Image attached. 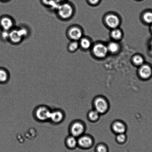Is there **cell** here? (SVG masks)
<instances>
[{
    "instance_id": "obj_1",
    "label": "cell",
    "mask_w": 152,
    "mask_h": 152,
    "mask_svg": "<svg viewBox=\"0 0 152 152\" xmlns=\"http://www.w3.org/2000/svg\"><path fill=\"white\" fill-rule=\"evenodd\" d=\"M57 18L62 21L70 20L74 14V8L69 1L59 4L55 12Z\"/></svg>"
},
{
    "instance_id": "obj_2",
    "label": "cell",
    "mask_w": 152,
    "mask_h": 152,
    "mask_svg": "<svg viewBox=\"0 0 152 152\" xmlns=\"http://www.w3.org/2000/svg\"><path fill=\"white\" fill-rule=\"evenodd\" d=\"M94 109L100 115L105 114L110 109V104L107 98L102 96H97L93 101Z\"/></svg>"
},
{
    "instance_id": "obj_3",
    "label": "cell",
    "mask_w": 152,
    "mask_h": 152,
    "mask_svg": "<svg viewBox=\"0 0 152 152\" xmlns=\"http://www.w3.org/2000/svg\"><path fill=\"white\" fill-rule=\"evenodd\" d=\"M15 26V20L11 16L4 15L0 17V30L10 31Z\"/></svg>"
},
{
    "instance_id": "obj_4",
    "label": "cell",
    "mask_w": 152,
    "mask_h": 152,
    "mask_svg": "<svg viewBox=\"0 0 152 152\" xmlns=\"http://www.w3.org/2000/svg\"><path fill=\"white\" fill-rule=\"evenodd\" d=\"M86 130V126L84 122L77 121L72 124L70 128L72 135L78 138L84 134Z\"/></svg>"
},
{
    "instance_id": "obj_5",
    "label": "cell",
    "mask_w": 152,
    "mask_h": 152,
    "mask_svg": "<svg viewBox=\"0 0 152 152\" xmlns=\"http://www.w3.org/2000/svg\"><path fill=\"white\" fill-rule=\"evenodd\" d=\"M66 35L71 41H78L82 38L83 32L80 28L77 26H73L67 29Z\"/></svg>"
},
{
    "instance_id": "obj_6",
    "label": "cell",
    "mask_w": 152,
    "mask_h": 152,
    "mask_svg": "<svg viewBox=\"0 0 152 152\" xmlns=\"http://www.w3.org/2000/svg\"><path fill=\"white\" fill-rule=\"evenodd\" d=\"M138 75L141 79L147 80L152 77V66L148 64L144 63L140 66Z\"/></svg>"
},
{
    "instance_id": "obj_7",
    "label": "cell",
    "mask_w": 152,
    "mask_h": 152,
    "mask_svg": "<svg viewBox=\"0 0 152 152\" xmlns=\"http://www.w3.org/2000/svg\"><path fill=\"white\" fill-rule=\"evenodd\" d=\"M94 142L93 137L84 134L77 138L78 146L82 149L91 148L94 145Z\"/></svg>"
},
{
    "instance_id": "obj_8",
    "label": "cell",
    "mask_w": 152,
    "mask_h": 152,
    "mask_svg": "<svg viewBox=\"0 0 152 152\" xmlns=\"http://www.w3.org/2000/svg\"><path fill=\"white\" fill-rule=\"evenodd\" d=\"M23 40L24 39L17 26L10 31L8 42L13 45H17L21 43Z\"/></svg>"
},
{
    "instance_id": "obj_9",
    "label": "cell",
    "mask_w": 152,
    "mask_h": 152,
    "mask_svg": "<svg viewBox=\"0 0 152 152\" xmlns=\"http://www.w3.org/2000/svg\"><path fill=\"white\" fill-rule=\"evenodd\" d=\"M93 52L96 57L101 58L107 56L108 51L107 46L102 44H98L93 47Z\"/></svg>"
},
{
    "instance_id": "obj_10",
    "label": "cell",
    "mask_w": 152,
    "mask_h": 152,
    "mask_svg": "<svg viewBox=\"0 0 152 152\" xmlns=\"http://www.w3.org/2000/svg\"><path fill=\"white\" fill-rule=\"evenodd\" d=\"M113 132L117 134L125 133L127 131V126L124 122L122 121L117 120L113 122L111 125Z\"/></svg>"
},
{
    "instance_id": "obj_11",
    "label": "cell",
    "mask_w": 152,
    "mask_h": 152,
    "mask_svg": "<svg viewBox=\"0 0 152 152\" xmlns=\"http://www.w3.org/2000/svg\"><path fill=\"white\" fill-rule=\"evenodd\" d=\"M105 21L107 26L113 29L117 28L120 23L119 17L114 14L107 15L106 17Z\"/></svg>"
},
{
    "instance_id": "obj_12",
    "label": "cell",
    "mask_w": 152,
    "mask_h": 152,
    "mask_svg": "<svg viewBox=\"0 0 152 152\" xmlns=\"http://www.w3.org/2000/svg\"><path fill=\"white\" fill-rule=\"evenodd\" d=\"M51 112L47 107H40L37 110L36 116L40 120L45 121L50 119Z\"/></svg>"
},
{
    "instance_id": "obj_13",
    "label": "cell",
    "mask_w": 152,
    "mask_h": 152,
    "mask_svg": "<svg viewBox=\"0 0 152 152\" xmlns=\"http://www.w3.org/2000/svg\"><path fill=\"white\" fill-rule=\"evenodd\" d=\"M41 5L50 11L55 12L59 4L55 0H40Z\"/></svg>"
},
{
    "instance_id": "obj_14",
    "label": "cell",
    "mask_w": 152,
    "mask_h": 152,
    "mask_svg": "<svg viewBox=\"0 0 152 152\" xmlns=\"http://www.w3.org/2000/svg\"><path fill=\"white\" fill-rule=\"evenodd\" d=\"M17 27L24 40L29 37L30 36V28L26 25H20L17 26Z\"/></svg>"
},
{
    "instance_id": "obj_15",
    "label": "cell",
    "mask_w": 152,
    "mask_h": 152,
    "mask_svg": "<svg viewBox=\"0 0 152 152\" xmlns=\"http://www.w3.org/2000/svg\"><path fill=\"white\" fill-rule=\"evenodd\" d=\"M64 116L63 113L60 111L51 112L50 119L55 123H58L63 120Z\"/></svg>"
},
{
    "instance_id": "obj_16",
    "label": "cell",
    "mask_w": 152,
    "mask_h": 152,
    "mask_svg": "<svg viewBox=\"0 0 152 152\" xmlns=\"http://www.w3.org/2000/svg\"><path fill=\"white\" fill-rule=\"evenodd\" d=\"M66 145L69 149H75L78 146L77 138L72 135L69 137L66 140Z\"/></svg>"
},
{
    "instance_id": "obj_17",
    "label": "cell",
    "mask_w": 152,
    "mask_h": 152,
    "mask_svg": "<svg viewBox=\"0 0 152 152\" xmlns=\"http://www.w3.org/2000/svg\"><path fill=\"white\" fill-rule=\"evenodd\" d=\"M100 115L98 112L93 109L88 112V119L91 122H95L99 120Z\"/></svg>"
},
{
    "instance_id": "obj_18",
    "label": "cell",
    "mask_w": 152,
    "mask_h": 152,
    "mask_svg": "<svg viewBox=\"0 0 152 152\" xmlns=\"http://www.w3.org/2000/svg\"><path fill=\"white\" fill-rule=\"evenodd\" d=\"M108 52L115 54L117 53L120 48V46L118 42L112 41L108 44L107 46Z\"/></svg>"
},
{
    "instance_id": "obj_19",
    "label": "cell",
    "mask_w": 152,
    "mask_h": 152,
    "mask_svg": "<svg viewBox=\"0 0 152 152\" xmlns=\"http://www.w3.org/2000/svg\"><path fill=\"white\" fill-rule=\"evenodd\" d=\"M9 72L7 69L0 67V83L6 82L9 78Z\"/></svg>"
},
{
    "instance_id": "obj_20",
    "label": "cell",
    "mask_w": 152,
    "mask_h": 152,
    "mask_svg": "<svg viewBox=\"0 0 152 152\" xmlns=\"http://www.w3.org/2000/svg\"><path fill=\"white\" fill-rule=\"evenodd\" d=\"M79 46V42H78V41H71L68 44V51L70 53L75 52L78 50Z\"/></svg>"
},
{
    "instance_id": "obj_21",
    "label": "cell",
    "mask_w": 152,
    "mask_h": 152,
    "mask_svg": "<svg viewBox=\"0 0 152 152\" xmlns=\"http://www.w3.org/2000/svg\"><path fill=\"white\" fill-rule=\"evenodd\" d=\"M143 21L146 24L151 25L152 24V11H147L145 12L142 16Z\"/></svg>"
},
{
    "instance_id": "obj_22",
    "label": "cell",
    "mask_w": 152,
    "mask_h": 152,
    "mask_svg": "<svg viewBox=\"0 0 152 152\" xmlns=\"http://www.w3.org/2000/svg\"><path fill=\"white\" fill-rule=\"evenodd\" d=\"M79 45L83 48L88 49L91 47V43L89 39L86 38H83L80 40Z\"/></svg>"
},
{
    "instance_id": "obj_23",
    "label": "cell",
    "mask_w": 152,
    "mask_h": 152,
    "mask_svg": "<svg viewBox=\"0 0 152 152\" xmlns=\"http://www.w3.org/2000/svg\"><path fill=\"white\" fill-rule=\"evenodd\" d=\"M111 35L113 39L115 40H119L122 38V32L119 29L116 28L113 29L111 32Z\"/></svg>"
},
{
    "instance_id": "obj_24",
    "label": "cell",
    "mask_w": 152,
    "mask_h": 152,
    "mask_svg": "<svg viewBox=\"0 0 152 152\" xmlns=\"http://www.w3.org/2000/svg\"><path fill=\"white\" fill-rule=\"evenodd\" d=\"M10 31L0 30V40L2 42H8Z\"/></svg>"
},
{
    "instance_id": "obj_25",
    "label": "cell",
    "mask_w": 152,
    "mask_h": 152,
    "mask_svg": "<svg viewBox=\"0 0 152 152\" xmlns=\"http://www.w3.org/2000/svg\"><path fill=\"white\" fill-rule=\"evenodd\" d=\"M133 61L136 65L140 66L144 64L145 62L143 57L140 55L135 56L133 58Z\"/></svg>"
},
{
    "instance_id": "obj_26",
    "label": "cell",
    "mask_w": 152,
    "mask_h": 152,
    "mask_svg": "<svg viewBox=\"0 0 152 152\" xmlns=\"http://www.w3.org/2000/svg\"><path fill=\"white\" fill-rule=\"evenodd\" d=\"M127 136L125 133L120 134L116 135V140L119 144H123L127 140Z\"/></svg>"
},
{
    "instance_id": "obj_27",
    "label": "cell",
    "mask_w": 152,
    "mask_h": 152,
    "mask_svg": "<svg viewBox=\"0 0 152 152\" xmlns=\"http://www.w3.org/2000/svg\"><path fill=\"white\" fill-rule=\"evenodd\" d=\"M96 152H108V148L105 144L101 143L98 144L95 148Z\"/></svg>"
},
{
    "instance_id": "obj_28",
    "label": "cell",
    "mask_w": 152,
    "mask_h": 152,
    "mask_svg": "<svg viewBox=\"0 0 152 152\" xmlns=\"http://www.w3.org/2000/svg\"><path fill=\"white\" fill-rule=\"evenodd\" d=\"M88 1L91 5H96L98 4L101 0H88Z\"/></svg>"
},
{
    "instance_id": "obj_29",
    "label": "cell",
    "mask_w": 152,
    "mask_h": 152,
    "mask_svg": "<svg viewBox=\"0 0 152 152\" xmlns=\"http://www.w3.org/2000/svg\"><path fill=\"white\" fill-rule=\"evenodd\" d=\"M149 51L150 55L152 56V38L149 43Z\"/></svg>"
},
{
    "instance_id": "obj_30",
    "label": "cell",
    "mask_w": 152,
    "mask_h": 152,
    "mask_svg": "<svg viewBox=\"0 0 152 152\" xmlns=\"http://www.w3.org/2000/svg\"><path fill=\"white\" fill-rule=\"evenodd\" d=\"M55 1L57 3L60 4L68 1V0H55Z\"/></svg>"
},
{
    "instance_id": "obj_31",
    "label": "cell",
    "mask_w": 152,
    "mask_h": 152,
    "mask_svg": "<svg viewBox=\"0 0 152 152\" xmlns=\"http://www.w3.org/2000/svg\"><path fill=\"white\" fill-rule=\"evenodd\" d=\"M11 0H0V2H9Z\"/></svg>"
},
{
    "instance_id": "obj_32",
    "label": "cell",
    "mask_w": 152,
    "mask_h": 152,
    "mask_svg": "<svg viewBox=\"0 0 152 152\" xmlns=\"http://www.w3.org/2000/svg\"><path fill=\"white\" fill-rule=\"evenodd\" d=\"M150 30L152 34V24L150 25Z\"/></svg>"
},
{
    "instance_id": "obj_33",
    "label": "cell",
    "mask_w": 152,
    "mask_h": 152,
    "mask_svg": "<svg viewBox=\"0 0 152 152\" xmlns=\"http://www.w3.org/2000/svg\"><path fill=\"white\" fill-rule=\"evenodd\" d=\"M138 1H141V0H138Z\"/></svg>"
}]
</instances>
